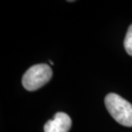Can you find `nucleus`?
I'll use <instances>...</instances> for the list:
<instances>
[{"mask_svg": "<svg viewBox=\"0 0 132 132\" xmlns=\"http://www.w3.org/2000/svg\"><path fill=\"white\" fill-rule=\"evenodd\" d=\"M105 105L110 115L118 123L132 127V105L118 94L111 93L105 98Z\"/></svg>", "mask_w": 132, "mask_h": 132, "instance_id": "nucleus-1", "label": "nucleus"}, {"mask_svg": "<svg viewBox=\"0 0 132 132\" xmlns=\"http://www.w3.org/2000/svg\"><path fill=\"white\" fill-rule=\"evenodd\" d=\"M72 125L70 116L64 112H57L53 119L47 121L44 125L45 132H68Z\"/></svg>", "mask_w": 132, "mask_h": 132, "instance_id": "nucleus-3", "label": "nucleus"}, {"mask_svg": "<svg viewBox=\"0 0 132 132\" xmlns=\"http://www.w3.org/2000/svg\"><path fill=\"white\" fill-rule=\"evenodd\" d=\"M52 76V70L49 65L39 64L30 67L22 76V85L28 91H34L40 88L50 81Z\"/></svg>", "mask_w": 132, "mask_h": 132, "instance_id": "nucleus-2", "label": "nucleus"}, {"mask_svg": "<svg viewBox=\"0 0 132 132\" xmlns=\"http://www.w3.org/2000/svg\"><path fill=\"white\" fill-rule=\"evenodd\" d=\"M123 46H125V51L127 52V53L132 56V24L129 27L127 33H126Z\"/></svg>", "mask_w": 132, "mask_h": 132, "instance_id": "nucleus-4", "label": "nucleus"}, {"mask_svg": "<svg viewBox=\"0 0 132 132\" xmlns=\"http://www.w3.org/2000/svg\"><path fill=\"white\" fill-rule=\"evenodd\" d=\"M49 63H50V64H51L52 65V64H53V62H52V60H49Z\"/></svg>", "mask_w": 132, "mask_h": 132, "instance_id": "nucleus-5", "label": "nucleus"}]
</instances>
